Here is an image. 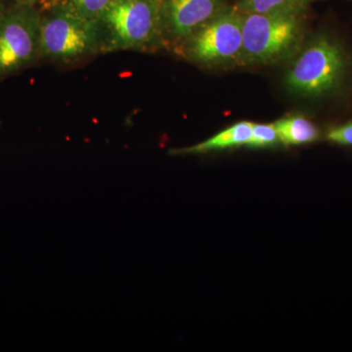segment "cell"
Listing matches in <instances>:
<instances>
[{
	"label": "cell",
	"instance_id": "obj_11",
	"mask_svg": "<svg viewBox=\"0 0 352 352\" xmlns=\"http://www.w3.org/2000/svg\"><path fill=\"white\" fill-rule=\"evenodd\" d=\"M110 1L111 0H45L41 6L46 3L61 4L87 19L98 20Z\"/></svg>",
	"mask_w": 352,
	"mask_h": 352
},
{
	"label": "cell",
	"instance_id": "obj_12",
	"mask_svg": "<svg viewBox=\"0 0 352 352\" xmlns=\"http://www.w3.org/2000/svg\"><path fill=\"white\" fill-rule=\"evenodd\" d=\"M279 142V136H278L274 124H254L252 122V136L248 142V147H270V146L276 145Z\"/></svg>",
	"mask_w": 352,
	"mask_h": 352
},
{
	"label": "cell",
	"instance_id": "obj_4",
	"mask_svg": "<svg viewBox=\"0 0 352 352\" xmlns=\"http://www.w3.org/2000/svg\"><path fill=\"white\" fill-rule=\"evenodd\" d=\"M349 67L342 44L320 34L296 54L285 76V85L289 94L302 98H325L344 85Z\"/></svg>",
	"mask_w": 352,
	"mask_h": 352
},
{
	"label": "cell",
	"instance_id": "obj_8",
	"mask_svg": "<svg viewBox=\"0 0 352 352\" xmlns=\"http://www.w3.org/2000/svg\"><path fill=\"white\" fill-rule=\"evenodd\" d=\"M252 129V122H239L203 142L190 147L173 150L171 153L175 155H198L243 145L247 146L251 139Z\"/></svg>",
	"mask_w": 352,
	"mask_h": 352
},
{
	"label": "cell",
	"instance_id": "obj_15",
	"mask_svg": "<svg viewBox=\"0 0 352 352\" xmlns=\"http://www.w3.org/2000/svg\"><path fill=\"white\" fill-rule=\"evenodd\" d=\"M6 4L3 3V1L2 0H0V14L3 12L4 9H6Z\"/></svg>",
	"mask_w": 352,
	"mask_h": 352
},
{
	"label": "cell",
	"instance_id": "obj_6",
	"mask_svg": "<svg viewBox=\"0 0 352 352\" xmlns=\"http://www.w3.org/2000/svg\"><path fill=\"white\" fill-rule=\"evenodd\" d=\"M41 11L14 2L0 14V80L41 61Z\"/></svg>",
	"mask_w": 352,
	"mask_h": 352
},
{
	"label": "cell",
	"instance_id": "obj_14",
	"mask_svg": "<svg viewBox=\"0 0 352 352\" xmlns=\"http://www.w3.org/2000/svg\"><path fill=\"white\" fill-rule=\"evenodd\" d=\"M16 3L27 4V6H39L45 0H13Z\"/></svg>",
	"mask_w": 352,
	"mask_h": 352
},
{
	"label": "cell",
	"instance_id": "obj_3",
	"mask_svg": "<svg viewBox=\"0 0 352 352\" xmlns=\"http://www.w3.org/2000/svg\"><path fill=\"white\" fill-rule=\"evenodd\" d=\"M160 8L161 0H111L97 20L103 54L164 50Z\"/></svg>",
	"mask_w": 352,
	"mask_h": 352
},
{
	"label": "cell",
	"instance_id": "obj_13",
	"mask_svg": "<svg viewBox=\"0 0 352 352\" xmlns=\"http://www.w3.org/2000/svg\"><path fill=\"white\" fill-rule=\"evenodd\" d=\"M327 139L336 144L352 146V122L331 129Z\"/></svg>",
	"mask_w": 352,
	"mask_h": 352
},
{
	"label": "cell",
	"instance_id": "obj_9",
	"mask_svg": "<svg viewBox=\"0 0 352 352\" xmlns=\"http://www.w3.org/2000/svg\"><path fill=\"white\" fill-rule=\"evenodd\" d=\"M280 142L298 146L314 142L320 136L318 127L311 120L300 115L288 116L274 122Z\"/></svg>",
	"mask_w": 352,
	"mask_h": 352
},
{
	"label": "cell",
	"instance_id": "obj_10",
	"mask_svg": "<svg viewBox=\"0 0 352 352\" xmlns=\"http://www.w3.org/2000/svg\"><path fill=\"white\" fill-rule=\"evenodd\" d=\"M315 0H233L236 8L242 13H263L288 7H310Z\"/></svg>",
	"mask_w": 352,
	"mask_h": 352
},
{
	"label": "cell",
	"instance_id": "obj_7",
	"mask_svg": "<svg viewBox=\"0 0 352 352\" xmlns=\"http://www.w3.org/2000/svg\"><path fill=\"white\" fill-rule=\"evenodd\" d=\"M233 0H161L160 20L164 50H173Z\"/></svg>",
	"mask_w": 352,
	"mask_h": 352
},
{
	"label": "cell",
	"instance_id": "obj_5",
	"mask_svg": "<svg viewBox=\"0 0 352 352\" xmlns=\"http://www.w3.org/2000/svg\"><path fill=\"white\" fill-rule=\"evenodd\" d=\"M204 68L243 66L242 12L231 4L173 51Z\"/></svg>",
	"mask_w": 352,
	"mask_h": 352
},
{
	"label": "cell",
	"instance_id": "obj_2",
	"mask_svg": "<svg viewBox=\"0 0 352 352\" xmlns=\"http://www.w3.org/2000/svg\"><path fill=\"white\" fill-rule=\"evenodd\" d=\"M309 7L242 13L243 66L283 61L300 50Z\"/></svg>",
	"mask_w": 352,
	"mask_h": 352
},
{
	"label": "cell",
	"instance_id": "obj_1",
	"mask_svg": "<svg viewBox=\"0 0 352 352\" xmlns=\"http://www.w3.org/2000/svg\"><path fill=\"white\" fill-rule=\"evenodd\" d=\"M41 61L73 68L103 55L97 20L87 19L61 4L39 6Z\"/></svg>",
	"mask_w": 352,
	"mask_h": 352
}]
</instances>
